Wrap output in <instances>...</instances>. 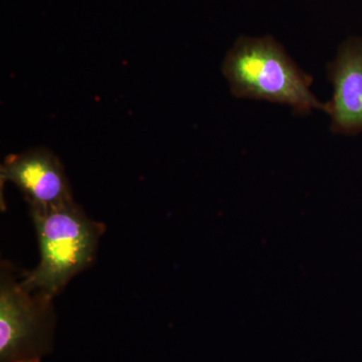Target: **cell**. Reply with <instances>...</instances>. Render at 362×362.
Returning a JSON list of instances; mask_svg holds the SVG:
<instances>
[{
	"label": "cell",
	"mask_w": 362,
	"mask_h": 362,
	"mask_svg": "<svg viewBox=\"0 0 362 362\" xmlns=\"http://www.w3.org/2000/svg\"><path fill=\"white\" fill-rule=\"evenodd\" d=\"M1 185L14 183L30 207H47L73 201L63 164L47 148L6 157L0 169Z\"/></svg>",
	"instance_id": "cell-4"
},
{
	"label": "cell",
	"mask_w": 362,
	"mask_h": 362,
	"mask_svg": "<svg viewBox=\"0 0 362 362\" xmlns=\"http://www.w3.org/2000/svg\"><path fill=\"white\" fill-rule=\"evenodd\" d=\"M333 85L324 110L331 118V130L339 134L362 132V37L343 42L334 61L328 66Z\"/></svg>",
	"instance_id": "cell-5"
},
{
	"label": "cell",
	"mask_w": 362,
	"mask_h": 362,
	"mask_svg": "<svg viewBox=\"0 0 362 362\" xmlns=\"http://www.w3.org/2000/svg\"><path fill=\"white\" fill-rule=\"evenodd\" d=\"M223 74L233 96L288 105L297 113L324 110L302 71L271 35L240 37L226 54Z\"/></svg>",
	"instance_id": "cell-2"
},
{
	"label": "cell",
	"mask_w": 362,
	"mask_h": 362,
	"mask_svg": "<svg viewBox=\"0 0 362 362\" xmlns=\"http://www.w3.org/2000/svg\"><path fill=\"white\" fill-rule=\"evenodd\" d=\"M40 250L35 270L23 274L28 291L54 299L71 279L92 265L105 226L92 221L75 202L30 207Z\"/></svg>",
	"instance_id": "cell-1"
},
{
	"label": "cell",
	"mask_w": 362,
	"mask_h": 362,
	"mask_svg": "<svg viewBox=\"0 0 362 362\" xmlns=\"http://www.w3.org/2000/svg\"><path fill=\"white\" fill-rule=\"evenodd\" d=\"M9 268L1 267L0 362H40L52 349V300L26 290Z\"/></svg>",
	"instance_id": "cell-3"
}]
</instances>
